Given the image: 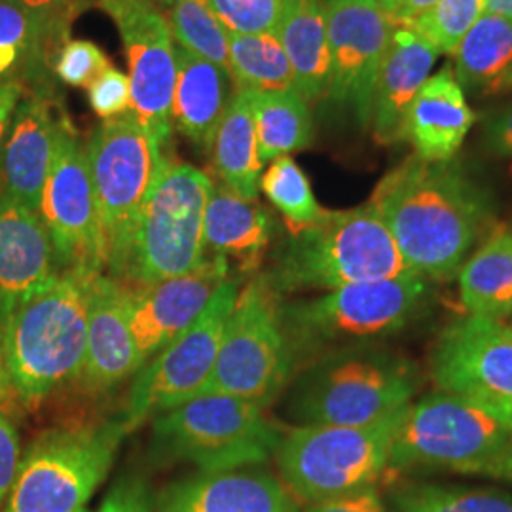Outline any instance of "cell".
<instances>
[{
	"mask_svg": "<svg viewBox=\"0 0 512 512\" xmlns=\"http://www.w3.org/2000/svg\"><path fill=\"white\" fill-rule=\"evenodd\" d=\"M370 203L412 272L431 283L458 279L495 222L494 196L458 162L416 154L385 175Z\"/></svg>",
	"mask_w": 512,
	"mask_h": 512,
	"instance_id": "1",
	"label": "cell"
},
{
	"mask_svg": "<svg viewBox=\"0 0 512 512\" xmlns=\"http://www.w3.org/2000/svg\"><path fill=\"white\" fill-rule=\"evenodd\" d=\"M95 277L63 270L21 302L0 327L10 382L21 403L38 406L61 387L80 380Z\"/></svg>",
	"mask_w": 512,
	"mask_h": 512,
	"instance_id": "2",
	"label": "cell"
},
{
	"mask_svg": "<svg viewBox=\"0 0 512 512\" xmlns=\"http://www.w3.org/2000/svg\"><path fill=\"white\" fill-rule=\"evenodd\" d=\"M433 283L421 275L357 283L279 304L294 374L340 349L374 346L425 317Z\"/></svg>",
	"mask_w": 512,
	"mask_h": 512,
	"instance_id": "3",
	"label": "cell"
},
{
	"mask_svg": "<svg viewBox=\"0 0 512 512\" xmlns=\"http://www.w3.org/2000/svg\"><path fill=\"white\" fill-rule=\"evenodd\" d=\"M418 275L406 264L384 220L365 205L327 211L308 230L289 236L264 274L277 296Z\"/></svg>",
	"mask_w": 512,
	"mask_h": 512,
	"instance_id": "4",
	"label": "cell"
},
{
	"mask_svg": "<svg viewBox=\"0 0 512 512\" xmlns=\"http://www.w3.org/2000/svg\"><path fill=\"white\" fill-rule=\"evenodd\" d=\"M289 385L287 412L298 425L365 427L412 403L420 372L401 353L374 344L327 353Z\"/></svg>",
	"mask_w": 512,
	"mask_h": 512,
	"instance_id": "5",
	"label": "cell"
},
{
	"mask_svg": "<svg viewBox=\"0 0 512 512\" xmlns=\"http://www.w3.org/2000/svg\"><path fill=\"white\" fill-rule=\"evenodd\" d=\"M404 410L365 427L298 425L283 433L274 452L283 484L310 505L374 488L387 473Z\"/></svg>",
	"mask_w": 512,
	"mask_h": 512,
	"instance_id": "6",
	"label": "cell"
},
{
	"mask_svg": "<svg viewBox=\"0 0 512 512\" xmlns=\"http://www.w3.org/2000/svg\"><path fill=\"white\" fill-rule=\"evenodd\" d=\"M211 190L213 181L205 171L165 154L137 220L122 285L141 289L202 266L203 219Z\"/></svg>",
	"mask_w": 512,
	"mask_h": 512,
	"instance_id": "7",
	"label": "cell"
},
{
	"mask_svg": "<svg viewBox=\"0 0 512 512\" xmlns=\"http://www.w3.org/2000/svg\"><path fill=\"white\" fill-rule=\"evenodd\" d=\"M281 431L260 404L207 393L152 420V452L200 473L256 467L274 456Z\"/></svg>",
	"mask_w": 512,
	"mask_h": 512,
	"instance_id": "8",
	"label": "cell"
},
{
	"mask_svg": "<svg viewBox=\"0 0 512 512\" xmlns=\"http://www.w3.org/2000/svg\"><path fill=\"white\" fill-rule=\"evenodd\" d=\"M511 446V431L482 404L435 391L406 406L387 471L448 469L484 475Z\"/></svg>",
	"mask_w": 512,
	"mask_h": 512,
	"instance_id": "9",
	"label": "cell"
},
{
	"mask_svg": "<svg viewBox=\"0 0 512 512\" xmlns=\"http://www.w3.org/2000/svg\"><path fill=\"white\" fill-rule=\"evenodd\" d=\"M86 147L105 236V274L122 281L137 220L164 162V147L131 112L105 120Z\"/></svg>",
	"mask_w": 512,
	"mask_h": 512,
	"instance_id": "10",
	"label": "cell"
},
{
	"mask_svg": "<svg viewBox=\"0 0 512 512\" xmlns=\"http://www.w3.org/2000/svg\"><path fill=\"white\" fill-rule=\"evenodd\" d=\"M128 433L118 418L48 431L19 461L4 512H80Z\"/></svg>",
	"mask_w": 512,
	"mask_h": 512,
	"instance_id": "11",
	"label": "cell"
},
{
	"mask_svg": "<svg viewBox=\"0 0 512 512\" xmlns=\"http://www.w3.org/2000/svg\"><path fill=\"white\" fill-rule=\"evenodd\" d=\"M279 304L281 296L264 274L251 275L241 285L224 325L213 374L200 395H230L268 408L285 391L293 380L294 363Z\"/></svg>",
	"mask_w": 512,
	"mask_h": 512,
	"instance_id": "12",
	"label": "cell"
},
{
	"mask_svg": "<svg viewBox=\"0 0 512 512\" xmlns=\"http://www.w3.org/2000/svg\"><path fill=\"white\" fill-rule=\"evenodd\" d=\"M241 285L243 277H228L202 315L133 376L126 406L118 416L126 433L202 393L217 363L224 325Z\"/></svg>",
	"mask_w": 512,
	"mask_h": 512,
	"instance_id": "13",
	"label": "cell"
},
{
	"mask_svg": "<svg viewBox=\"0 0 512 512\" xmlns=\"http://www.w3.org/2000/svg\"><path fill=\"white\" fill-rule=\"evenodd\" d=\"M38 215L63 270L95 275L107 272L105 236L88 147L69 116L59 131L54 164L42 190Z\"/></svg>",
	"mask_w": 512,
	"mask_h": 512,
	"instance_id": "14",
	"label": "cell"
},
{
	"mask_svg": "<svg viewBox=\"0 0 512 512\" xmlns=\"http://www.w3.org/2000/svg\"><path fill=\"white\" fill-rule=\"evenodd\" d=\"M122 37L131 82V114L165 147L173 133L171 107L177 55L165 16L137 0H97Z\"/></svg>",
	"mask_w": 512,
	"mask_h": 512,
	"instance_id": "15",
	"label": "cell"
},
{
	"mask_svg": "<svg viewBox=\"0 0 512 512\" xmlns=\"http://www.w3.org/2000/svg\"><path fill=\"white\" fill-rule=\"evenodd\" d=\"M439 391L482 406L512 401V330L505 321L469 315L440 330L429 353Z\"/></svg>",
	"mask_w": 512,
	"mask_h": 512,
	"instance_id": "16",
	"label": "cell"
},
{
	"mask_svg": "<svg viewBox=\"0 0 512 512\" xmlns=\"http://www.w3.org/2000/svg\"><path fill=\"white\" fill-rule=\"evenodd\" d=\"M329 37L327 99L370 126L372 97L393 27L378 0H323Z\"/></svg>",
	"mask_w": 512,
	"mask_h": 512,
	"instance_id": "17",
	"label": "cell"
},
{
	"mask_svg": "<svg viewBox=\"0 0 512 512\" xmlns=\"http://www.w3.org/2000/svg\"><path fill=\"white\" fill-rule=\"evenodd\" d=\"M236 277L222 258H209L198 270L156 285L129 289L128 319L137 372L181 336L205 310L220 285Z\"/></svg>",
	"mask_w": 512,
	"mask_h": 512,
	"instance_id": "18",
	"label": "cell"
},
{
	"mask_svg": "<svg viewBox=\"0 0 512 512\" xmlns=\"http://www.w3.org/2000/svg\"><path fill=\"white\" fill-rule=\"evenodd\" d=\"M67 114L54 86L27 88L14 112L0 171V192L38 213Z\"/></svg>",
	"mask_w": 512,
	"mask_h": 512,
	"instance_id": "19",
	"label": "cell"
},
{
	"mask_svg": "<svg viewBox=\"0 0 512 512\" xmlns=\"http://www.w3.org/2000/svg\"><path fill=\"white\" fill-rule=\"evenodd\" d=\"M61 272L40 215L0 192V327Z\"/></svg>",
	"mask_w": 512,
	"mask_h": 512,
	"instance_id": "20",
	"label": "cell"
},
{
	"mask_svg": "<svg viewBox=\"0 0 512 512\" xmlns=\"http://www.w3.org/2000/svg\"><path fill=\"white\" fill-rule=\"evenodd\" d=\"M126 285L107 274L93 279L88 306V340L80 385L92 395L109 393L137 374L129 330Z\"/></svg>",
	"mask_w": 512,
	"mask_h": 512,
	"instance_id": "21",
	"label": "cell"
},
{
	"mask_svg": "<svg viewBox=\"0 0 512 512\" xmlns=\"http://www.w3.org/2000/svg\"><path fill=\"white\" fill-rule=\"evenodd\" d=\"M158 512H302L281 478L243 467L198 473L175 482L158 501Z\"/></svg>",
	"mask_w": 512,
	"mask_h": 512,
	"instance_id": "22",
	"label": "cell"
},
{
	"mask_svg": "<svg viewBox=\"0 0 512 512\" xmlns=\"http://www.w3.org/2000/svg\"><path fill=\"white\" fill-rule=\"evenodd\" d=\"M437 55L439 52L410 27H393L370 112V128L380 145L403 143L406 110L429 78Z\"/></svg>",
	"mask_w": 512,
	"mask_h": 512,
	"instance_id": "23",
	"label": "cell"
},
{
	"mask_svg": "<svg viewBox=\"0 0 512 512\" xmlns=\"http://www.w3.org/2000/svg\"><path fill=\"white\" fill-rule=\"evenodd\" d=\"M475 120L452 67H444L412 99L404 116L403 141L421 160L446 162L456 156Z\"/></svg>",
	"mask_w": 512,
	"mask_h": 512,
	"instance_id": "24",
	"label": "cell"
},
{
	"mask_svg": "<svg viewBox=\"0 0 512 512\" xmlns=\"http://www.w3.org/2000/svg\"><path fill=\"white\" fill-rule=\"evenodd\" d=\"M274 236V217L266 207L213 183L203 219L205 256L236 260L239 277L255 275Z\"/></svg>",
	"mask_w": 512,
	"mask_h": 512,
	"instance_id": "25",
	"label": "cell"
},
{
	"mask_svg": "<svg viewBox=\"0 0 512 512\" xmlns=\"http://www.w3.org/2000/svg\"><path fill=\"white\" fill-rule=\"evenodd\" d=\"M177 84L171 122L205 154L211 152L220 120L230 101V73L219 65L175 46Z\"/></svg>",
	"mask_w": 512,
	"mask_h": 512,
	"instance_id": "26",
	"label": "cell"
},
{
	"mask_svg": "<svg viewBox=\"0 0 512 512\" xmlns=\"http://www.w3.org/2000/svg\"><path fill=\"white\" fill-rule=\"evenodd\" d=\"M275 35L289 57L294 92L308 105L327 97L330 54L323 0H285Z\"/></svg>",
	"mask_w": 512,
	"mask_h": 512,
	"instance_id": "27",
	"label": "cell"
},
{
	"mask_svg": "<svg viewBox=\"0 0 512 512\" xmlns=\"http://www.w3.org/2000/svg\"><path fill=\"white\" fill-rule=\"evenodd\" d=\"M465 313L492 321L512 317V220L494 224L458 275Z\"/></svg>",
	"mask_w": 512,
	"mask_h": 512,
	"instance_id": "28",
	"label": "cell"
},
{
	"mask_svg": "<svg viewBox=\"0 0 512 512\" xmlns=\"http://www.w3.org/2000/svg\"><path fill=\"white\" fill-rule=\"evenodd\" d=\"M211 152L220 184L245 200H256L264 164L258 154L255 114L249 93H232Z\"/></svg>",
	"mask_w": 512,
	"mask_h": 512,
	"instance_id": "29",
	"label": "cell"
},
{
	"mask_svg": "<svg viewBox=\"0 0 512 512\" xmlns=\"http://www.w3.org/2000/svg\"><path fill=\"white\" fill-rule=\"evenodd\" d=\"M461 88L499 92L512 67V19L480 16L454 54Z\"/></svg>",
	"mask_w": 512,
	"mask_h": 512,
	"instance_id": "30",
	"label": "cell"
},
{
	"mask_svg": "<svg viewBox=\"0 0 512 512\" xmlns=\"http://www.w3.org/2000/svg\"><path fill=\"white\" fill-rule=\"evenodd\" d=\"M54 65L37 23L16 2L0 0V84L19 82L25 88L52 86Z\"/></svg>",
	"mask_w": 512,
	"mask_h": 512,
	"instance_id": "31",
	"label": "cell"
},
{
	"mask_svg": "<svg viewBox=\"0 0 512 512\" xmlns=\"http://www.w3.org/2000/svg\"><path fill=\"white\" fill-rule=\"evenodd\" d=\"M249 99L262 164L310 147L313 120L308 103L298 93H249Z\"/></svg>",
	"mask_w": 512,
	"mask_h": 512,
	"instance_id": "32",
	"label": "cell"
},
{
	"mask_svg": "<svg viewBox=\"0 0 512 512\" xmlns=\"http://www.w3.org/2000/svg\"><path fill=\"white\" fill-rule=\"evenodd\" d=\"M228 57L238 92H294L293 69L275 33L230 35Z\"/></svg>",
	"mask_w": 512,
	"mask_h": 512,
	"instance_id": "33",
	"label": "cell"
},
{
	"mask_svg": "<svg viewBox=\"0 0 512 512\" xmlns=\"http://www.w3.org/2000/svg\"><path fill=\"white\" fill-rule=\"evenodd\" d=\"M395 512H512V494L495 488L403 482L393 488Z\"/></svg>",
	"mask_w": 512,
	"mask_h": 512,
	"instance_id": "34",
	"label": "cell"
},
{
	"mask_svg": "<svg viewBox=\"0 0 512 512\" xmlns=\"http://www.w3.org/2000/svg\"><path fill=\"white\" fill-rule=\"evenodd\" d=\"M260 190L281 213L289 236L315 226L327 213L315 200L306 173L291 156L275 158L260 177Z\"/></svg>",
	"mask_w": 512,
	"mask_h": 512,
	"instance_id": "35",
	"label": "cell"
},
{
	"mask_svg": "<svg viewBox=\"0 0 512 512\" xmlns=\"http://www.w3.org/2000/svg\"><path fill=\"white\" fill-rule=\"evenodd\" d=\"M164 16L181 48L228 71L230 33L215 18L207 0H173Z\"/></svg>",
	"mask_w": 512,
	"mask_h": 512,
	"instance_id": "36",
	"label": "cell"
},
{
	"mask_svg": "<svg viewBox=\"0 0 512 512\" xmlns=\"http://www.w3.org/2000/svg\"><path fill=\"white\" fill-rule=\"evenodd\" d=\"M484 12V0H439L410 29L439 54H456L461 40Z\"/></svg>",
	"mask_w": 512,
	"mask_h": 512,
	"instance_id": "37",
	"label": "cell"
},
{
	"mask_svg": "<svg viewBox=\"0 0 512 512\" xmlns=\"http://www.w3.org/2000/svg\"><path fill=\"white\" fill-rule=\"evenodd\" d=\"M230 35L275 33L285 0H207Z\"/></svg>",
	"mask_w": 512,
	"mask_h": 512,
	"instance_id": "38",
	"label": "cell"
},
{
	"mask_svg": "<svg viewBox=\"0 0 512 512\" xmlns=\"http://www.w3.org/2000/svg\"><path fill=\"white\" fill-rule=\"evenodd\" d=\"M37 23L50 52H57L69 40L74 21L90 10L93 0H12Z\"/></svg>",
	"mask_w": 512,
	"mask_h": 512,
	"instance_id": "39",
	"label": "cell"
},
{
	"mask_svg": "<svg viewBox=\"0 0 512 512\" xmlns=\"http://www.w3.org/2000/svg\"><path fill=\"white\" fill-rule=\"evenodd\" d=\"M110 67L107 54L90 40L69 38L57 52L52 73L73 88H88L93 80Z\"/></svg>",
	"mask_w": 512,
	"mask_h": 512,
	"instance_id": "40",
	"label": "cell"
},
{
	"mask_svg": "<svg viewBox=\"0 0 512 512\" xmlns=\"http://www.w3.org/2000/svg\"><path fill=\"white\" fill-rule=\"evenodd\" d=\"M88 99L93 112L103 118H118L131 112V82L128 74L110 65L88 86Z\"/></svg>",
	"mask_w": 512,
	"mask_h": 512,
	"instance_id": "41",
	"label": "cell"
},
{
	"mask_svg": "<svg viewBox=\"0 0 512 512\" xmlns=\"http://www.w3.org/2000/svg\"><path fill=\"white\" fill-rule=\"evenodd\" d=\"M97 512H152V503L145 482L139 478L120 480L105 497Z\"/></svg>",
	"mask_w": 512,
	"mask_h": 512,
	"instance_id": "42",
	"label": "cell"
},
{
	"mask_svg": "<svg viewBox=\"0 0 512 512\" xmlns=\"http://www.w3.org/2000/svg\"><path fill=\"white\" fill-rule=\"evenodd\" d=\"M19 461L18 433L0 410V505L14 484Z\"/></svg>",
	"mask_w": 512,
	"mask_h": 512,
	"instance_id": "43",
	"label": "cell"
},
{
	"mask_svg": "<svg viewBox=\"0 0 512 512\" xmlns=\"http://www.w3.org/2000/svg\"><path fill=\"white\" fill-rule=\"evenodd\" d=\"M304 512H387L376 488L313 503Z\"/></svg>",
	"mask_w": 512,
	"mask_h": 512,
	"instance_id": "44",
	"label": "cell"
},
{
	"mask_svg": "<svg viewBox=\"0 0 512 512\" xmlns=\"http://www.w3.org/2000/svg\"><path fill=\"white\" fill-rule=\"evenodd\" d=\"M482 141L495 156H512V105L486 118Z\"/></svg>",
	"mask_w": 512,
	"mask_h": 512,
	"instance_id": "45",
	"label": "cell"
},
{
	"mask_svg": "<svg viewBox=\"0 0 512 512\" xmlns=\"http://www.w3.org/2000/svg\"><path fill=\"white\" fill-rule=\"evenodd\" d=\"M25 92H27V88L19 82L0 84V171H2V154H4V145H6L10 124H12L14 112L18 109L19 101Z\"/></svg>",
	"mask_w": 512,
	"mask_h": 512,
	"instance_id": "46",
	"label": "cell"
},
{
	"mask_svg": "<svg viewBox=\"0 0 512 512\" xmlns=\"http://www.w3.org/2000/svg\"><path fill=\"white\" fill-rule=\"evenodd\" d=\"M439 0H399L389 16L391 27H410L416 19L429 12Z\"/></svg>",
	"mask_w": 512,
	"mask_h": 512,
	"instance_id": "47",
	"label": "cell"
},
{
	"mask_svg": "<svg viewBox=\"0 0 512 512\" xmlns=\"http://www.w3.org/2000/svg\"><path fill=\"white\" fill-rule=\"evenodd\" d=\"M482 476H492L497 480L512 482V446L501 458L494 461Z\"/></svg>",
	"mask_w": 512,
	"mask_h": 512,
	"instance_id": "48",
	"label": "cell"
},
{
	"mask_svg": "<svg viewBox=\"0 0 512 512\" xmlns=\"http://www.w3.org/2000/svg\"><path fill=\"white\" fill-rule=\"evenodd\" d=\"M12 397H16V395H14V389H12L4 349H2V342H0V408H4L6 404L10 403Z\"/></svg>",
	"mask_w": 512,
	"mask_h": 512,
	"instance_id": "49",
	"label": "cell"
},
{
	"mask_svg": "<svg viewBox=\"0 0 512 512\" xmlns=\"http://www.w3.org/2000/svg\"><path fill=\"white\" fill-rule=\"evenodd\" d=\"M484 14L512 19V0H484Z\"/></svg>",
	"mask_w": 512,
	"mask_h": 512,
	"instance_id": "50",
	"label": "cell"
},
{
	"mask_svg": "<svg viewBox=\"0 0 512 512\" xmlns=\"http://www.w3.org/2000/svg\"><path fill=\"white\" fill-rule=\"evenodd\" d=\"M486 410H490L497 420L501 421L509 431L512 433V401H505V403L490 404L484 406Z\"/></svg>",
	"mask_w": 512,
	"mask_h": 512,
	"instance_id": "51",
	"label": "cell"
},
{
	"mask_svg": "<svg viewBox=\"0 0 512 512\" xmlns=\"http://www.w3.org/2000/svg\"><path fill=\"white\" fill-rule=\"evenodd\" d=\"M397 2H399V0H378V4H380V8L384 10V14L387 18L393 14V10H395Z\"/></svg>",
	"mask_w": 512,
	"mask_h": 512,
	"instance_id": "52",
	"label": "cell"
},
{
	"mask_svg": "<svg viewBox=\"0 0 512 512\" xmlns=\"http://www.w3.org/2000/svg\"><path fill=\"white\" fill-rule=\"evenodd\" d=\"M137 2H143V4H148V6H154V8H167L173 0H137Z\"/></svg>",
	"mask_w": 512,
	"mask_h": 512,
	"instance_id": "53",
	"label": "cell"
},
{
	"mask_svg": "<svg viewBox=\"0 0 512 512\" xmlns=\"http://www.w3.org/2000/svg\"><path fill=\"white\" fill-rule=\"evenodd\" d=\"M512 88V67L509 74L505 76V80H503V84H501V90L499 92H505V90H511Z\"/></svg>",
	"mask_w": 512,
	"mask_h": 512,
	"instance_id": "54",
	"label": "cell"
},
{
	"mask_svg": "<svg viewBox=\"0 0 512 512\" xmlns=\"http://www.w3.org/2000/svg\"><path fill=\"white\" fill-rule=\"evenodd\" d=\"M80 512H90V511H88V509H84V511H80Z\"/></svg>",
	"mask_w": 512,
	"mask_h": 512,
	"instance_id": "55",
	"label": "cell"
},
{
	"mask_svg": "<svg viewBox=\"0 0 512 512\" xmlns=\"http://www.w3.org/2000/svg\"><path fill=\"white\" fill-rule=\"evenodd\" d=\"M509 327H511V330H512V321H511V323H509Z\"/></svg>",
	"mask_w": 512,
	"mask_h": 512,
	"instance_id": "56",
	"label": "cell"
}]
</instances>
